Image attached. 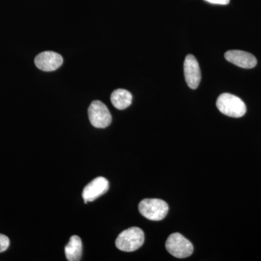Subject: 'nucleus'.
<instances>
[{"instance_id": "3", "label": "nucleus", "mask_w": 261, "mask_h": 261, "mask_svg": "<svg viewBox=\"0 0 261 261\" xmlns=\"http://www.w3.org/2000/svg\"><path fill=\"white\" fill-rule=\"evenodd\" d=\"M168 204L160 199H145L139 204L140 214L151 221H161L167 216Z\"/></svg>"}, {"instance_id": "10", "label": "nucleus", "mask_w": 261, "mask_h": 261, "mask_svg": "<svg viewBox=\"0 0 261 261\" xmlns=\"http://www.w3.org/2000/svg\"><path fill=\"white\" fill-rule=\"evenodd\" d=\"M65 253L67 260L79 261L82 255V242L80 237L73 235L65 247Z\"/></svg>"}, {"instance_id": "13", "label": "nucleus", "mask_w": 261, "mask_h": 261, "mask_svg": "<svg viewBox=\"0 0 261 261\" xmlns=\"http://www.w3.org/2000/svg\"><path fill=\"white\" fill-rule=\"evenodd\" d=\"M211 4L226 5L229 3L230 0H205Z\"/></svg>"}, {"instance_id": "9", "label": "nucleus", "mask_w": 261, "mask_h": 261, "mask_svg": "<svg viewBox=\"0 0 261 261\" xmlns=\"http://www.w3.org/2000/svg\"><path fill=\"white\" fill-rule=\"evenodd\" d=\"M226 61L243 68H252L257 65L255 57L241 50H229L225 53Z\"/></svg>"}, {"instance_id": "12", "label": "nucleus", "mask_w": 261, "mask_h": 261, "mask_svg": "<svg viewBox=\"0 0 261 261\" xmlns=\"http://www.w3.org/2000/svg\"><path fill=\"white\" fill-rule=\"evenodd\" d=\"M10 246V240L6 235L0 233V252H5Z\"/></svg>"}, {"instance_id": "8", "label": "nucleus", "mask_w": 261, "mask_h": 261, "mask_svg": "<svg viewBox=\"0 0 261 261\" xmlns=\"http://www.w3.org/2000/svg\"><path fill=\"white\" fill-rule=\"evenodd\" d=\"M36 66L43 71H54L63 63V57L55 51H47L39 53L34 60Z\"/></svg>"}, {"instance_id": "1", "label": "nucleus", "mask_w": 261, "mask_h": 261, "mask_svg": "<svg viewBox=\"0 0 261 261\" xmlns=\"http://www.w3.org/2000/svg\"><path fill=\"white\" fill-rule=\"evenodd\" d=\"M145 233L141 228L132 227L122 231L116 240L117 248L123 252H134L142 246Z\"/></svg>"}, {"instance_id": "11", "label": "nucleus", "mask_w": 261, "mask_h": 261, "mask_svg": "<svg viewBox=\"0 0 261 261\" xmlns=\"http://www.w3.org/2000/svg\"><path fill=\"white\" fill-rule=\"evenodd\" d=\"M111 102L118 110H124L129 107L132 102V94L126 89H118L111 94Z\"/></svg>"}, {"instance_id": "5", "label": "nucleus", "mask_w": 261, "mask_h": 261, "mask_svg": "<svg viewBox=\"0 0 261 261\" xmlns=\"http://www.w3.org/2000/svg\"><path fill=\"white\" fill-rule=\"evenodd\" d=\"M88 115L91 124L95 128H106L112 121V116L109 110L101 101L95 100L91 103Z\"/></svg>"}, {"instance_id": "7", "label": "nucleus", "mask_w": 261, "mask_h": 261, "mask_svg": "<svg viewBox=\"0 0 261 261\" xmlns=\"http://www.w3.org/2000/svg\"><path fill=\"white\" fill-rule=\"evenodd\" d=\"M185 80L188 87L192 89H197L201 81V70L198 62L195 57L188 55L184 63Z\"/></svg>"}, {"instance_id": "6", "label": "nucleus", "mask_w": 261, "mask_h": 261, "mask_svg": "<svg viewBox=\"0 0 261 261\" xmlns=\"http://www.w3.org/2000/svg\"><path fill=\"white\" fill-rule=\"evenodd\" d=\"M109 190V181L102 176H99L92 180L84 187L82 192L84 202L88 203L89 202L94 201L98 197H100Z\"/></svg>"}, {"instance_id": "4", "label": "nucleus", "mask_w": 261, "mask_h": 261, "mask_svg": "<svg viewBox=\"0 0 261 261\" xmlns=\"http://www.w3.org/2000/svg\"><path fill=\"white\" fill-rule=\"evenodd\" d=\"M167 251L177 258H186L193 253L192 244L179 233L170 235L166 243Z\"/></svg>"}, {"instance_id": "2", "label": "nucleus", "mask_w": 261, "mask_h": 261, "mask_svg": "<svg viewBox=\"0 0 261 261\" xmlns=\"http://www.w3.org/2000/svg\"><path fill=\"white\" fill-rule=\"evenodd\" d=\"M220 112L232 118H240L246 113L245 102L240 97L229 93L221 94L216 101Z\"/></svg>"}]
</instances>
